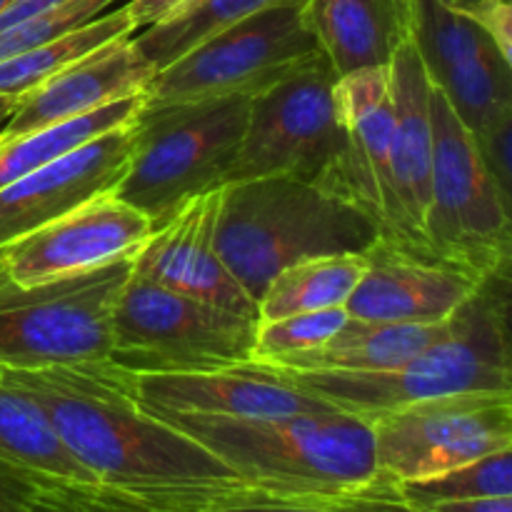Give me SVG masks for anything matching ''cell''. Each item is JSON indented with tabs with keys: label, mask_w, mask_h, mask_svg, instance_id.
<instances>
[{
	"label": "cell",
	"mask_w": 512,
	"mask_h": 512,
	"mask_svg": "<svg viewBox=\"0 0 512 512\" xmlns=\"http://www.w3.org/2000/svg\"><path fill=\"white\" fill-rule=\"evenodd\" d=\"M8 370L63 448L105 488L168 512H200L263 493L198 440L140 408L133 375L110 360Z\"/></svg>",
	"instance_id": "obj_1"
},
{
	"label": "cell",
	"mask_w": 512,
	"mask_h": 512,
	"mask_svg": "<svg viewBox=\"0 0 512 512\" xmlns=\"http://www.w3.org/2000/svg\"><path fill=\"white\" fill-rule=\"evenodd\" d=\"M423 512H512V495L453 500V503H438L433 508H425Z\"/></svg>",
	"instance_id": "obj_36"
},
{
	"label": "cell",
	"mask_w": 512,
	"mask_h": 512,
	"mask_svg": "<svg viewBox=\"0 0 512 512\" xmlns=\"http://www.w3.org/2000/svg\"><path fill=\"white\" fill-rule=\"evenodd\" d=\"M393 88V213L383 235L388 243L425 250L423 225L430 203L433 165V123H430V83L413 38L398 45L388 63Z\"/></svg>",
	"instance_id": "obj_18"
},
{
	"label": "cell",
	"mask_w": 512,
	"mask_h": 512,
	"mask_svg": "<svg viewBox=\"0 0 512 512\" xmlns=\"http://www.w3.org/2000/svg\"><path fill=\"white\" fill-rule=\"evenodd\" d=\"M248 115V95L143 105L133 118L128 168L113 195L158 225L188 198L223 188Z\"/></svg>",
	"instance_id": "obj_5"
},
{
	"label": "cell",
	"mask_w": 512,
	"mask_h": 512,
	"mask_svg": "<svg viewBox=\"0 0 512 512\" xmlns=\"http://www.w3.org/2000/svg\"><path fill=\"white\" fill-rule=\"evenodd\" d=\"M305 20L335 73L388 65L410 38V0H305Z\"/></svg>",
	"instance_id": "obj_21"
},
{
	"label": "cell",
	"mask_w": 512,
	"mask_h": 512,
	"mask_svg": "<svg viewBox=\"0 0 512 512\" xmlns=\"http://www.w3.org/2000/svg\"><path fill=\"white\" fill-rule=\"evenodd\" d=\"M135 403L153 415L210 418H280L338 410L303 393L265 365L198 370V373H130Z\"/></svg>",
	"instance_id": "obj_15"
},
{
	"label": "cell",
	"mask_w": 512,
	"mask_h": 512,
	"mask_svg": "<svg viewBox=\"0 0 512 512\" xmlns=\"http://www.w3.org/2000/svg\"><path fill=\"white\" fill-rule=\"evenodd\" d=\"M410 38L433 88L475 140L512 115V58L470 15L438 0H410Z\"/></svg>",
	"instance_id": "obj_12"
},
{
	"label": "cell",
	"mask_w": 512,
	"mask_h": 512,
	"mask_svg": "<svg viewBox=\"0 0 512 512\" xmlns=\"http://www.w3.org/2000/svg\"><path fill=\"white\" fill-rule=\"evenodd\" d=\"M378 475L410 483L512 448V393L420 400L370 420Z\"/></svg>",
	"instance_id": "obj_11"
},
{
	"label": "cell",
	"mask_w": 512,
	"mask_h": 512,
	"mask_svg": "<svg viewBox=\"0 0 512 512\" xmlns=\"http://www.w3.org/2000/svg\"><path fill=\"white\" fill-rule=\"evenodd\" d=\"M8 3H13V0H0V10H3Z\"/></svg>",
	"instance_id": "obj_40"
},
{
	"label": "cell",
	"mask_w": 512,
	"mask_h": 512,
	"mask_svg": "<svg viewBox=\"0 0 512 512\" xmlns=\"http://www.w3.org/2000/svg\"><path fill=\"white\" fill-rule=\"evenodd\" d=\"M200 512H420L400 495L395 480L378 475L360 490L333 495H270L253 493L233 503Z\"/></svg>",
	"instance_id": "obj_29"
},
{
	"label": "cell",
	"mask_w": 512,
	"mask_h": 512,
	"mask_svg": "<svg viewBox=\"0 0 512 512\" xmlns=\"http://www.w3.org/2000/svg\"><path fill=\"white\" fill-rule=\"evenodd\" d=\"M448 328L450 318L443 323H380L348 318L323 345L270 365L305 373H380L413 360L428 345L438 343Z\"/></svg>",
	"instance_id": "obj_22"
},
{
	"label": "cell",
	"mask_w": 512,
	"mask_h": 512,
	"mask_svg": "<svg viewBox=\"0 0 512 512\" xmlns=\"http://www.w3.org/2000/svg\"><path fill=\"white\" fill-rule=\"evenodd\" d=\"M143 105L145 93H138L68 120V123L23 135H0V188L63 158L70 150L100 138L108 130L130 123Z\"/></svg>",
	"instance_id": "obj_24"
},
{
	"label": "cell",
	"mask_w": 512,
	"mask_h": 512,
	"mask_svg": "<svg viewBox=\"0 0 512 512\" xmlns=\"http://www.w3.org/2000/svg\"><path fill=\"white\" fill-rule=\"evenodd\" d=\"M508 273L485 278L478 293L453 313L450 328L405 365L380 373L275 370L303 393L370 423L420 400L460 393H512L508 340Z\"/></svg>",
	"instance_id": "obj_3"
},
{
	"label": "cell",
	"mask_w": 512,
	"mask_h": 512,
	"mask_svg": "<svg viewBox=\"0 0 512 512\" xmlns=\"http://www.w3.org/2000/svg\"><path fill=\"white\" fill-rule=\"evenodd\" d=\"M35 470L0 458V512H25Z\"/></svg>",
	"instance_id": "obj_34"
},
{
	"label": "cell",
	"mask_w": 512,
	"mask_h": 512,
	"mask_svg": "<svg viewBox=\"0 0 512 512\" xmlns=\"http://www.w3.org/2000/svg\"><path fill=\"white\" fill-rule=\"evenodd\" d=\"M0 458L55 478L95 483L63 448L40 405L0 365Z\"/></svg>",
	"instance_id": "obj_23"
},
{
	"label": "cell",
	"mask_w": 512,
	"mask_h": 512,
	"mask_svg": "<svg viewBox=\"0 0 512 512\" xmlns=\"http://www.w3.org/2000/svg\"><path fill=\"white\" fill-rule=\"evenodd\" d=\"M278 0H195L188 8L178 10L170 18L158 20L143 30H135L133 43L153 70L168 68L185 53L198 48L220 30L230 28L238 20L268 8Z\"/></svg>",
	"instance_id": "obj_27"
},
{
	"label": "cell",
	"mask_w": 512,
	"mask_h": 512,
	"mask_svg": "<svg viewBox=\"0 0 512 512\" xmlns=\"http://www.w3.org/2000/svg\"><path fill=\"white\" fill-rule=\"evenodd\" d=\"M363 255H325L280 270L258 300V320L345 308L363 275Z\"/></svg>",
	"instance_id": "obj_25"
},
{
	"label": "cell",
	"mask_w": 512,
	"mask_h": 512,
	"mask_svg": "<svg viewBox=\"0 0 512 512\" xmlns=\"http://www.w3.org/2000/svg\"><path fill=\"white\" fill-rule=\"evenodd\" d=\"M365 268L345 303L350 318L380 323H443L485 280L423 253L378 238L363 253Z\"/></svg>",
	"instance_id": "obj_16"
},
{
	"label": "cell",
	"mask_w": 512,
	"mask_h": 512,
	"mask_svg": "<svg viewBox=\"0 0 512 512\" xmlns=\"http://www.w3.org/2000/svg\"><path fill=\"white\" fill-rule=\"evenodd\" d=\"M220 188L180 203L130 258V273L160 288L258 318V303L235 283L215 248Z\"/></svg>",
	"instance_id": "obj_14"
},
{
	"label": "cell",
	"mask_w": 512,
	"mask_h": 512,
	"mask_svg": "<svg viewBox=\"0 0 512 512\" xmlns=\"http://www.w3.org/2000/svg\"><path fill=\"white\" fill-rule=\"evenodd\" d=\"M345 308L315 310V313L288 315L278 320H258V338H255L253 363H280L293 355L308 353L325 340L333 338L348 320Z\"/></svg>",
	"instance_id": "obj_30"
},
{
	"label": "cell",
	"mask_w": 512,
	"mask_h": 512,
	"mask_svg": "<svg viewBox=\"0 0 512 512\" xmlns=\"http://www.w3.org/2000/svg\"><path fill=\"white\" fill-rule=\"evenodd\" d=\"M258 318L160 288L130 273L110 315L108 360L128 373H198L250 365Z\"/></svg>",
	"instance_id": "obj_7"
},
{
	"label": "cell",
	"mask_w": 512,
	"mask_h": 512,
	"mask_svg": "<svg viewBox=\"0 0 512 512\" xmlns=\"http://www.w3.org/2000/svg\"><path fill=\"white\" fill-rule=\"evenodd\" d=\"M433 165L425 250L475 278L508 273L510 198L485 165L478 140L438 88L430 93Z\"/></svg>",
	"instance_id": "obj_8"
},
{
	"label": "cell",
	"mask_w": 512,
	"mask_h": 512,
	"mask_svg": "<svg viewBox=\"0 0 512 512\" xmlns=\"http://www.w3.org/2000/svg\"><path fill=\"white\" fill-rule=\"evenodd\" d=\"M335 98L348 135L345 198L373 215L380 230L393 213V88L388 65L338 75Z\"/></svg>",
	"instance_id": "obj_20"
},
{
	"label": "cell",
	"mask_w": 512,
	"mask_h": 512,
	"mask_svg": "<svg viewBox=\"0 0 512 512\" xmlns=\"http://www.w3.org/2000/svg\"><path fill=\"white\" fill-rule=\"evenodd\" d=\"M8 275H5V265H3V253H0V283H5Z\"/></svg>",
	"instance_id": "obj_39"
},
{
	"label": "cell",
	"mask_w": 512,
	"mask_h": 512,
	"mask_svg": "<svg viewBox=\"0 0 512 512\" xmlns=\"http://www.w3.org/2000/svg\"><path fill=\"white\" fill-rule=\"evenodd\" d=\"M478 148L483 153L485 165H488L490 175L510 198L512 185V115L500 120L495 128H490L483 138L478 140Z\"/></svg>",
	"instance_id": "obj_33"
},
{
	"label": "cell",
	"mask_w": 512,
	"mask_h": 512,
	"mask_svg": "<svg viewBox=\"0 0 512 512\" xmlns=\"http://www.w3.org/2000/svg\"><path fill=\"white\" fill-rule=\"evenodd\" d=\"M130 270V258H120L48 283H0V365L40 370L105 363L110 315Z\"/></svg>",
	"instance_id": "obj_9"
},
{
	"label": "cell",
	"mask_w": 512,
	"mask_h": 512,
	"mask_svg": "<svg viewBox=\"0 0 512 512\" xmlns=\"http://www.w3.org/2000/svg\"><path fill=\"white\" fill-rule=\"evenodd\" d=\"M380 235L373 215L305 180L273 175L220 188L215 248L255 303L280 270L325 255H363Z\"/></svg>",
	"instance_id": "obj_2"
},
{
	"label": "cell",
	"mask_w": 512,
	"mask_h": 512,
	"mask_svg": "<svg viewBox=\"0 0 512 512\" xmlns=\"http://www.w3.org/2000/svg\"><path fill=\"white\" fill-rule=\"evenodd\" d=\"M335 80L338 73L320 50L288 78L250 98L248 125L228 183L285 175L345 198L348 135Z\"/></svg>",
	"instance_id": "obj_6"
},
{
	"label": "cell",
	"mask_w": 512,
	"mask_h": 512,
	"mask_svg": "<svg viewBox=\"0 0 512 512\" xmlns=\"http://www.w3.org/2000/svg\"><path fill=\"white\" fill-rule=\"evenodd\" d=\"M438 3L448 5V8L458 10V13H465L470 15V18H475V15H478L485 5L493 3V0H438Z\"/></svg>",
	"instance_id": "obj_37"
},
{
	"label": "cell",
	"mask_w": 512,
	"mask_h": 512,
	"mask_svg": "<svg viewBox=\"0 0 512 512\" xmlns=\"http://www.w3.org/2000/svg\"><path fill=\"white\" fill-rule=\"evenodd\" d=\"M113 3L115 0H65L63 5L48 10V13H40L25 23L0 30V63L23 53V50L45 43V40H53L68 30L80 28L83 23L105 13Z\"/></svg>",
	"instance_id": "obj_32"
},
{
	"label": "cell",
	"mask_w": 512,
	"mask_h": 512,
	"mask_svg": "<svg viewBox=\"0 0 512 512\" xmlns=\"http://www.w3.org/2000/svg\"><path fill=\"white\" fill-rule=\"evenodd\" d=\"M315 53L320 45L305 20V0H278L158 70L145 88V105L225 95L255 98Z\"/></svg>",
	"instance_id": "obj_10"
},
{
	"label": "cell",
	"mask_w": 512,
	"mask_h": 512,
	"mask_svg": "<svg viewBox=\"0 0 512 512\" xmlns=\"http://www.w3.org/2000/svg\"><path fill=\"white\" fill-rule=\"evenodd\" d=\"M25 512H168L145 505L130 495L105 488L100 483L55 478V475L33 473L28 508Z\"/></svg>",
	"instance_id": "obj_31"
},
{
	"label": "cell",
	"mask_w": 512,
	"mask_h": 512,
	"mask_svg": "<svg viewBox=\"0 0 512 512\" xmlns=\"http://www.w3.org/2000/svg\"><path fill=\"white\" fill-rule=\"evenodd\" d=\"M153 75V65L135 48L133 35L108 40L20 95L3 135H23L68 123L115 100L145 93Z\"/></svg>",
	"instance_id": "obj_19"
},
{
	"label": "cell",
	"mask_w": 512,
	"mask_h": 512,
	"mask_svg": "<svg viewBox=\"0 0 512 512\" xmlns=\"http://www.w3.org/2000/svg\"><path fill=\"white\" fill-rule=\"evenodd\" d=\"M398 488L405 503L420 512L438 503H453V500L512 495V448L490 453L433 478L400 483Z\"/></svg>",
	"instance_id": "obj_28"
},
{
	"label": "cell",
	"mask_w": 512,
	"mask_h": 512,
	"mask_svg": "<svg viewBox=\"0 0 512 512\" xmlns=\"http://www.w3.org/2000/svg\"><path fill=\"white\" fill-rule=\"evenodd\" d=\"M133 150V120L0 188V250L43 228L123 178Z\"/></svg>",
	"instance_id": "obj_17"
},
{
	"label": "cell",
	"mask_w": 512,
	"mask_h": 512,
	"mask_svg": "<svg viewBox=\"0 0 512 512\" xmlns=\"http://www.w3.org/2000/svg\"><path fill=\"white\" fill-rule=\"evenodd\" d=\"M15 105H18V98H13V95H0V135L8 128L10 118L15 113Z\"/></svg>",
	"instance_id": "obj_38"
},
{
	"label": "cell",
	"mask_w": 512,
	"mask_h": 512,
	"mask_svg": "<svg viewBox=\"0 0 512 512\" xmlns=\"http://www.w3.org/2000/svg\"><path fill=\"white\" fill-rule=\"evenodd\" d=\"M150 233L148 215L108 190L5 245L0 253L8 280L35 285L133 258Z\"/></svg>",
	"instance_id": "obj_13"
},
{
	"label": "cell",
	"mask_w": 512,
	"mask_h": 512,
	"mask_svg": "<svg viewBox=\"0 0 512 512\" xmlns=\"http://www.w3.org/2000/svg\"><path fill=\"white\" fill-rule=\"evenodd\" d=\"M190 3H195V0H128L123 8L128 18L133 20V28L143 30L158 20L170 18L178 10L188 8Z\"/></svg>",
	"instance_id": "obj_35"
},
{
	"label": "cell",
	"mask_w": 512,
	"mask_h": 512,
	"mask_svg": "<svg viewBox=\"0 0 512 512\" xmlns=\"http://www.w3.org/2000/svg\"><path fill=\"white\" fill-rule=\"evenodd\" d=\"M153 415V413H150ZM270 495H333L378 478L373 430L343 410L280 418L155 415Z\"/></svg>",
	"instance_id": "obj_4"
},
{
	"label": "cell",
	"mask_w": 512,
	"mask_h": 512,
	"mask_svg": "<svg viewBox=\"0 0 512 512\" xmlns=\"http://www.w3.org/2000/svg\"><path fill=\"white\" fill-rule=\"evenodd\" d=\"M133 20L128 18L125 8L110 10V13H100L98 18L88 20L80 28L68 30V33L58 35L53 40L35 45V48L23 50V53L13 55V58L0 63V95H13L20 98L28 90L38 88L43 80L63 70L73 60L83 58L90 50L100 48L103 43L123 35H133Z\"/></svg>",
	"instance_id": "obj_26"
}]
</instances>
